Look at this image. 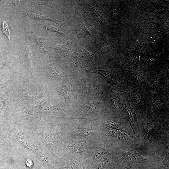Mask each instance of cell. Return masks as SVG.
Listing matches in <instances>:
<instances>
[{
	"mask_svg": "<svg viewBox=\"0 0 169 169\" xmlns=\"http://www.w3.org/2000/svg\"><path fill=\"white\" fill-rule=\"evenodd\" d=\"M144 160L141 154L135 152H125L122 154V164L125 169H133Z\"/></svg>",
	"mask_w": 169,
	"mask_h": 169,
	"instance_id": "1",
	"label": "cell"
},
{
	"mask_svg": "<svg viewBox=\"0 0 169 169\" xmlns=\"http://www.w3.org/2000/svg\"><path fill=\"white\" fill-rule=\"evenodd\" d=\"M107 152L105 149L102 148L99 150L97 151L94 154L93 156V160L95 161L99 158L102 155L107 153Z\"/></svg>",
	"mask_w": 169,
	"mask_h": 169,
	"instance_id": "2",
	"label": "cell"
},
{
	"mask_svg": "<svg viewBox=\"0 0 169 169\" xmlns=\"http://www.w3.org/2000/svg\"><path fill=\"white\" fill-rule=\"evenodd\" d=\"M107 163V161L105 159L102 158L99 161L96 169H103Z\"/></svg>",
	"mask_w": 169,
	"mask_h": 169,
	"instance_id": "3",
	"label": "cell"
},
{
	"mask_svg": "<svg viewBox=\"0 0 169 169\" xmlns=\"http://www.w3.org/2000/svg\"><path fill=\"white\" fill-rule=\"evenodd\" d=\"M77 158L74 159L64 167V169H76L77 164Z\"/></svg>",
	"mask_w": 169,
	"mask_h": 169,
	"instance_id": "4",
	"label": "cell"
},
{
	"mask_svg": "<svg viewBox=\"0 0 169 169\" xmlns=\"http://www.w3.org/2000/svg\"><path fill=\"white\" fill-rule=\"evenodd\" d=\"M2 26L3 30L4 32L7 35V36L8 37L9 39H10V31L9 29L8 26L6 22L3 21L2 23Z\"/></svg>",
	"mask_w": 169,
	"mask_h": 169,
	"instance_id": "5",
	"label": "cell"
},
{
	"mask_svg": "<svg viewBox=\"0 0 169 169\" xmlns=\"http://www.w3.org/2000/svg\"><path fill=\"white\" fill-rule=\"evenodd\" d=\"M105 125H106L107 126H111V127H115L116 126L115 123L113 122H110V121H108L105 123Z\"/></svg>",
	"mask_w": 169,
	"mask_h": 169,
	"instance_id": "6",
	"label": "cell"
},
{
	"mask_svg": "<svg viewBox=\"0 0 169 169\" xmlns=\"http://www.w3.org/2000/svg\"><path fill=\"white\" fill-rule=\"evenodd\" d=\"M83 169H86V167L84 166H83Z\"/></svg>",
	"mask_w": 169,
	"mask_h": 169,
	"instance_id": "7",
	"label": "cell"
}]
</instances>
